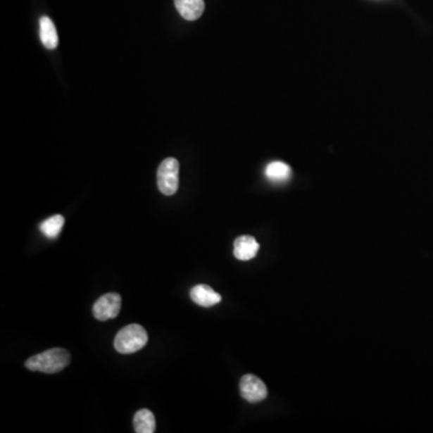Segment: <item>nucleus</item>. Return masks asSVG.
<instances>
[{"label": "nucleus", "mask_w": 433, "mask_h": 433, "mask_svg": "<svg viewBox=\"0 0 433 433\" xmlns=\"http://www.w3.org/2000/svg\"><path fill=\"white\" fill-rule=\"evenodd\" d=\"M70 353L66 349L54 348L29 358L25 361V366L29 371L54 375L63 371L70 363Z\"/></svg>", "instance_id": "f257e3e1"}, {"label": "nucleus", "mask_w": 433, "mask_h": 433, "mask_svg": "<svg viewBox=\"0 0 433 433\" xmlns=\"http://www.w3.org/2000/svg\"><path fill=\"white\" fill-rule=\"evenodd\" d=\"M149 342V334L140 324H130L125 326L118 334H115V351L120 354H132L141 351Z\"/></svg>", "instance_id": "f03ea898"}, {"label": "nucleus", "mask_w": 433, "mask_h": 433, "mask_svg": "<svg viewBox=\"0 0 433 433\" xmlns=\"http://www.w3.org/2000/svg\"><path fill=\"white\" fill-rule=\"evenodd\" d=\"M180 163L175 158H166L158 168V188L168 196L175 194L180 184Z\"/></svg>", "instance_id": "7ed1b4c3"}, {"label": "nucleus", "mask_w": 433, "mask_h": 433, "mask_svg": "<svg viewBox=\"0 0 433 433\" xmlns=\"http://www.w3.org/2000/svg\"><path fill=\"white\" fill-rule=\"evenodd\" d=\"M122 297L120 294L108 293L99 297L93 306V315L100 322L115 319L120 312Z\"/></svg>", "instance_id": "20e7f679"}, {"label": "nucleus", "mask_w": 433, "mask_h": 433, "mask_svg": "<svg viewBox=\"0 0 433 433\" xmlns=\"http://www.w3.org/2000/svg\"><path fill=\"white\" fill-rule=\"evenodd\" d=\"M239 391L244 400L256 403L268 397V388L259 377L254 375H246L239 382Z\"/></svg>", "instance_id": "39448f33"}, {"label": "nucleus", "mask_w": 433, "mask_h": 433, "mask_svg": "<svg viewBox=\"0 0 433 433\" xmlns=\"http://www.w3.org/2000/svg\"><path fill=\"white\" fill-rule=\"evenodd\" d=\"M259 244L253 236H239L234 242V256L236 259L247 261L256 258L259 252Z\"/></svg>", "instance_id": "423d86ee"}, {"label": "nucleus", "mask_w": 433, "mask_h": 433, "mask_svg": "<svg viewBox=\"0 0 433 433\" xmlns=\"http://www.w3.org/2000/svg\"><path fill=\"white\" fill-rule=\"evenodd\" d=\"M190 299L201 307H212L222 301V296L207 284L195 285L190 290Z\"/></svg>", "instance_id": "0eeeda50"}, {"label": "nucleus", "mask_w": 433, "mask_h": 433, "mask_svg": "<svg viewBox=\"0 0 433 433\" xmlns=\"http://www.w3.org/2000/svg\"><path fill=\"white\" fill-rule=\"evenodd\" d=\"M175 5L178 13L187 21L198 20L205 10L203 0H175Z\"/></svg>", "instance_id": "6e6552de"}, {"label": "nucleus", "mask_w": 433, "mask_h": 433, "mask_svg": "<svg viewBox=\"0 0 433 433\" xmlns=\"http://www.w3.org/2000/svg\"><path fill=\"white\" fill-rule=\"evenodd\" d=\"M40 39L47 50H54L58 46L57 29L50 17L40 18Z\"/></svg>", "instance_id": "1a4fd4ad"}, {"label": "nucleus", "mask_w": 433, "mask_h": 433, "mask_svg": "<svg viewBox=\"0 0 433 433\" xmlns=\"http://www.w3.org/2000/svg\"><path fill=\"white\" fill-rule=\"evenodd\" d=\"M132 424L137 433H153L156 431V417L149 409L137 410Z\"/></svg>", "instance_id": "9d476101"}, {"label": "nucleus", "mask_w": 433, "mask_h": 433, "mask_svg": "<svg viewBox=\"0 0 433 433\" xmlns=\"http://www.w3.org/2000/svg\"><path fill=\"white\" fill-rule=\"evenodd\" d=\"M265 175L270 181L276 182V183H281V182L287 181L291 175V170L290 166L282 161H273L270 163L266 166L265 170Z\"/></svg>", "instance_id": "9b49d317"}, {"label": "nucleus", "mask_w": 433, "mask_h": 433, "mask_svg": "<svg viewBox=\"0 0 433 433\" xmlns=\"http://www.w3.org/2000/svg\"><path fill=\"white\" fill-rule=\"evenodd\" d=\"M64 223H65V219L62 215H54L40 224V230L46 237L56 239L61 234Z\"/></svg>", "instance_id": "f8f14e48"}]
</instances>
